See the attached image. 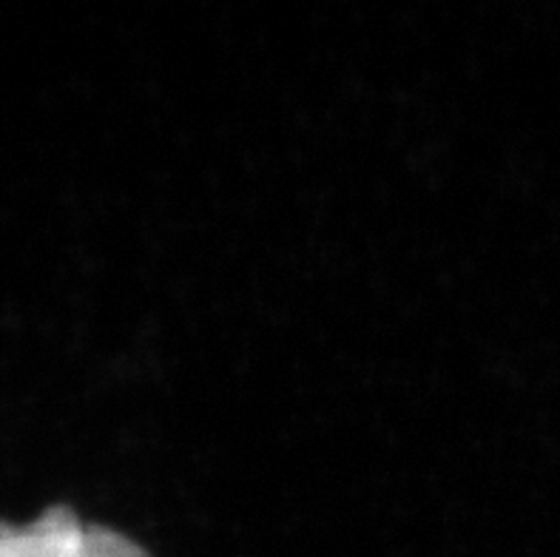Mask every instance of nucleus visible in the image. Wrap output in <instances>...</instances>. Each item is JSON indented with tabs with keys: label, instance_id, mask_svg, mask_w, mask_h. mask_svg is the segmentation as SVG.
Instances as JSON below:
<instances>
[{
	"label": "nucleus",
	"instance_id": "f257e3e1",
	"mask_svg": "<svg viewBox=\"0 0 560 557\" xmlns=\"http://www.w3.org/2000/svg\"><path fill=\"white\" fill-rule=\"evenodd\" d=\"M0 557H149V552L57 503L26 526L0 521Z\"/></svg>",
	"mask_w": 560,
	"mask_h": 557
}]
</instances>
